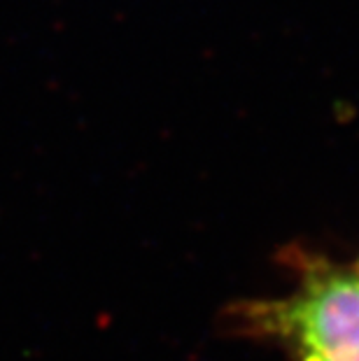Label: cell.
Listing matches in <instances>:
<instances>
[{
    "instance_id": "cell-1",
    "label": "cell",
    "mask_w": 359,
    "mask_h": 361,
    "mask_svg": "<svg viewBox=\"0 0 359 361\" xmlns=\"http://www.w3.org/2000/svg\"><path fill=\"white\" fill-rule=\"evenodd\" d=\"M241 334L273 343L289 361H359V271L299 257L287 296L231 310Z\"/></svg>"
},
{
    "instance_id": "cell-2",
    "label": "cell",
    "mask_w": 359,
    "mask_h": 361,
    "mask_svg": "<svg viewBox=\"0 0 359 361\" xmlns=\"http://www.w3.org/2000/svg\"><path fill=\"white\" fill-rule=\"evenodd\" d=\"M357 271H359V268H357Z\"/></svg>"
}]
</instances>
